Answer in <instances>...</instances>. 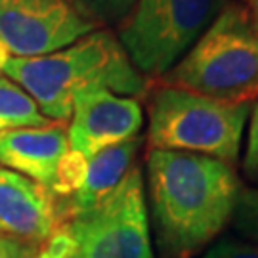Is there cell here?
<instances>
[{
  "label": "cell",
  "mask_w": 258,
  "mask_h": 258,
  "mask_svg": "<svg viewBox=\"0 0 258 258\" xmlns=\"http://www.w3.org/2000/svg\"><path fill=\"white\" fill-rule=\"evenodd\" d=\"M151 224L161 258H194L218 237L239 201L235 168L220 159L148 149Z\"/></svg>",
  "instance_id": "6da1fadb"
},
{
  "label": "cell",
  "mask_w": 258,
  "mask_h": 258,
  "mask_svg": "<svg viewBox=\"0 0 258 258\" xmlns=\"http://www.w3.org/2000/svg\"><path fill=\"white\" fill-rule=\"evenodd\" d=\"M2 73L37 102L46 119L57 122L71 119L79 92L105 88L136 98L149 86L111 31H92L54 54L10 57Z\"/></svg>",
  "instance_id": "7a4b0ae2"
},
{
  "label": "cell",
  "mask_w": 258,
  "mask_h": 258,
  "mask_svg": "<svg viewBox=\"0 0 258 258\" xmlns=\"http://www.w3.org/2000/svg\"><path fill=\"white\" fill-rule=\"evenodd\" d=\"M161 86L247 102L258 86V31L245 6L226 2L189 52L161 77Z\"/></svg>",
  "instance_id": "3957f363"
},
{
  "label": "cell",
  "mask_w": 258,
  "mask_h": 258,
  "mask_svg": "<svg viewBox=\"0 0 258 258\" xmlns=\"http://www.w3.org/2000/svg\"><path fill=\"white\" fill-rule=\"evenodd\" d=\"M250 102L216 100L209 96L159 86L149 102V149L185 151L235 165Z\"/></svg>",
  "instance_id": "277c9868"
},
{
  "label": "cell",
  "mask_w": 258,
  "mask_h": 258,
  "mask_svg": "<svg viewBox=\"0 0 258 258\" xmlns=\"http://www.w3.org/2000/svg\"><path fill=\"white\" fill-rule=\"evenodd\" d=\"M228 0H136L119 42L140 73L161 79L218 18Z\"/></svg>",
  "instance_id": "5b68a950"
},
{
  "label": "cell",
  "mask_w": 258,
  "mask_h": 258,
  "mask_svg": "<svg viewBox=\"0 0 258 258\" xmlns=\"http://www.w3.org/2000/svg\"><path fill=\"white\" fill-rule=\"evenodd\" d=\"M63 224L75 241V258H153L144 176L132 166L107 197Z\"/></svg>",
  "instance_id": "8992f818"
},
{
  "label": "cell",
  "mask_w": 258,
  "mask_h": 258,
  "mask_svg": "<svg viewBox=\"0 0 258 258\" xmlns=\"http://www.w3.org/2000/svg\"><path fill=\"white\" fill-rule=\"evenodd\" d=\"M100 29L69 0H0V40L14 57H38Z\"/></svg>",
  "instance_id": "52a82bcc"
},
{
  "label": "cell",
  "mask_w": 258,
  "mask_h": 258,
  "mask_svg": "<svg viewBox=\"0 0 258 258\" xmlns=\"http://www.w3.org/2000/svg\"><path fill=\"white\" fill-rule=\"evenodd\" d=\"M144 109L136 98L92 88L75 96L71 122L67 128L69 148L86 159L102 149L138 138Z\"/></svg>",
  "instance_id": "ba28073f"
},
{
  "label": "cell",
  "mask_w": 258,
  "mask_h": 258,
  "mask_svg": "<svg viewBox=\"0 0 258 258\" xmlns=\"http://www.w3.org/2000/svg\"><path fill=\"white\" fill-rule=\"evenodd\" d=\"M61 224L57 199L44 185L0 165V237L38 247Z\"/></svg>",
  "instance_id": "9c48e42d"
},
{
  "label": "cell",
  "mask_w": 258,
  "mask_h": 258,
  "mask_svg": "<svg viewBox=\"0 0 258 258\" xmlns=\"http://www.w3.org/2000/svg\"><path fill=\"white\" fill-rule=\"evenodd\" d=\"M63 122L0 132V165L50 187L57 163L69 151Z\"/></svg>",
  "instance_id": "30bf717a"
},
{
  "label": "cell",
  "mask_w": 258,
  "mask_h": 258,
  "mask_svg": "<svg viewBox=\"0 0 258 258\" xmlns=\"http://www.w3.org/2000/svg\"><path fill=\"white\" fill-rule=\"evenodd\" d=\"M140 146H142V140L132 138L128 142L102 149L100 153L90 157L86 178H84L81 189L73 197L59 199V203H57L61 222L69 218L71 214L92 209L103 197H107L122 182V178L128 174Z\"/></svg>",
  "instance_id": "8fae6325"
},
{
  "label": "cell",
  "mask_w": 258,
  "mask_h": 258,
  "mask_svg": "<svg viewBox=\"0 0 258 258\" xmlns=\"http://www.w3.org/2000/svg\"><path fill=\"white\" fill-rule=\"evenodd\" d=\"M44 124H50V120L38 109L37 102L19 84L0 77V132Z\"/></svg>",
  "instance_id": "7c38bea8"
},
{
  "label": "cell",
  "mask_w": 258,
  "mask_h": 258,
  "mask_svg": "<svg viewBox=\"0 0 258 258\" xmlns=\"http://www.w3.org/2000/svg\"><path fill=\"white\" fill-rule=\"evenodd\" d=\"M86 170H88V159L83 153L69 149L57 163L54 180H52V185L48 187V191L54 195L55 199L73 197L84 184Z\"/></svg>",
  "instance_id": "4fadbf2b"
},
{
  "label": "cell",
  "mask_w": 258,
  "mask_h": 258,
  "mask_svg": "<svg viewBox=\"0 0 258 258\" xmlns=\"http://www.w3.org/2000/svg\"><path fill=\"white\" fill-rule=\"evenodd\" d=\"M69 2L98 27L120 23L136 4V0H69Z\"/></svg>",
  "instance_id": "5bb4252c"
},
{
  "label": "cell",
  "mask_w": 258,
  "mask_h": 258,
  "mask_svg": "<svg viewBox=\"0 0 258 258\" xmlns=\"http://www.w3.org/2000/svg\"><path fill=\"white\" fill-rule=\"evenodd\" d=\"M249 120V140H247L243 168L245 174L258 182V102L250 107Z\"/></svg>",
  "instance_id": "9a60e30c"
},
{
  "label": "cell",
  "mask_w": 258,
  "mask_h": 258,
  "mask_svg": "<svg viewBox=\"0 0 258 258\" xmlns=\"http://www.w3.org/2000/svg\"><path fill=\"white\" fill-rule=\"evenodd\" d=\"M201 258H258V247L237 241H220L212 245Z\"/></svg>",
  "instance_id": "2e32d148"
},
{
  "label": "cell",
  "mask_w": 258,
  "mask_h": 258,
  "mask_svg": "<svg viewBox=\"0 0 258 258\" xmlns=\"http://www.w3.org/2000/svg\"><path fill=\"white\" fill-rule=\"evenodd\" d=\"M245 10H247V14H249L252 25H254L258 31V0H245Z\"/></svg>",
  "instance_id": "e0dca14e"
},
{
  "label": "cell",
  "mask_w": 258,
  "mask_h": 258,
  "mask_svg": "<svg viewBox=\"0 0 258 258\" xmlns=\"http://www.w3.org/2000/svg\"><path fill=\"white\" fill-rule=\"evenodd\" d=\"M8 61H10V52L6 50V46L2 44V40H0V73L4 71V67H6Z\"/></svg>",
  "instance_id": "ac0fdd59"
},
{
  "label": "cell",
  "mask_w": 258,
  "mask_h": 258,
  "mask_svg": "<svg viewBox=\"0 0 258 258\" xmlns=\"http://www.w3.org/2000/svg\"><path fill=\"white\" fill-rule=\"evenodd\" d=\"M250 100H258V86L252 90V92L249 94V98H247V102H250Z\"/></svg>",
  "instance_id": "d6986e66"
}]
</instances>
